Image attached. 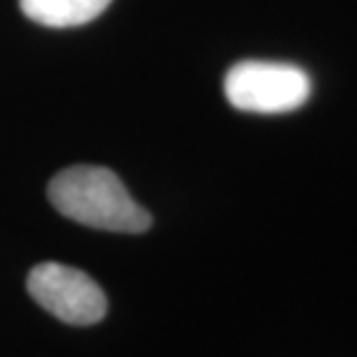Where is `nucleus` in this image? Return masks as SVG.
Returning <instances> with one entry per match:
<instances>
[{"mask_svg": "<svg viewBox=\"0 0 357 357\" xmlns=\"http://www.w3.org/2000/svg\"><path fill=\"white\" fill-rule=\"evenodd\" d=\"M49 201L60 215L90 229L143 233L153 219L129 196L116 173L104 166H70L49 185Z\"/></svg>", "mask_w": 357, "mask_h": 357, "instance_id": "f257e3e1", "label": "nucleus"}, {"mask_svg": "<svg viewBox=\"0 0 357 357\" xmlns=\"http://www.w3.org/2000/svg\"><path fill=\"white\" fill-rule=\"evenodd\" d=\"M226 100L247 113H288L311 95V79L302 67L268 60L233 65L224 79Z\"/></svg>", "mask_w": 357, "mask_h": 357, "instance_id": "f03ea898", "label": "nucleus"}, {"mask_svg": "<svg viewBox=\"0 0 357 357\" xmlns=\"http://www.w3.org/2000/svg\"><path fill=\"white\" fill-rule=\"evenodd\" d=\"M28 293L58 321L77 328L100 323L109 307L106 295L95 279L60 263H42L30 270Z\"/></svg>", "mask_w": 357, "mask_h": 357, "instance_id": "7ed1b4c3", "label": "nucleus"}, {"mask_svg": "<svg viewBox=\"0 0 357 357\" xmlns=\"http://www.w3.org/2000/svg\"><path fill=\"white\" fill-rule=\"evenodd\" d=\"M111 0H21L24 14L47 28H74L97 19Z\"/></svg>", "mask_w": 357, "mask_h": 357, "instance_id": "20e7f679", "label": "nucleus"}]
</instances>
